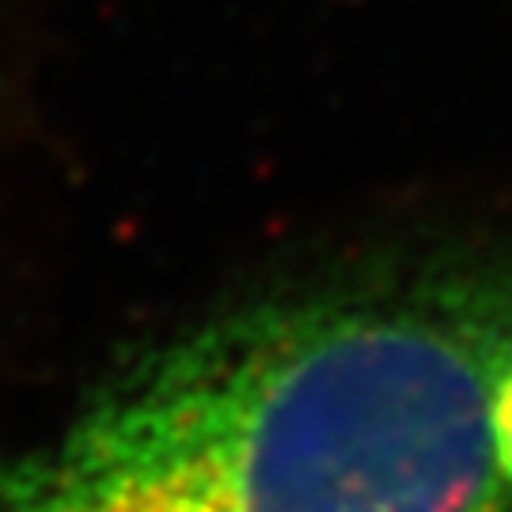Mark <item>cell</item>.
Instances as JSON below:
<instances>
[{"mask_svg":"<svg viewBox=\"0 0 512 512\" xmlns=\"http://www.w3.org/2000/svg\"><path fill=\"white\" fill-rule=\"evenodd\" d=\"M512 266L262 296L0 456V512H512Z\"/></svg>","mask_w":512,"mask_h":512,"instance_id":"1","label":"cell"}]
</instances>
